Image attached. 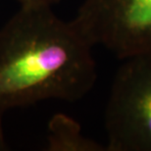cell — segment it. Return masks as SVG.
<instances>
[{
	"instance_id": "obj_1",
	"label": "cell",
	"mask_w": 151,
	"mask_h": 151,
	"mask_svg": "<svg viewBox=\"0 0 151 151\" xmlns=\"http://www.w3.org/2000/svg\"><path fill=\"white\" fill-rule=\"evenodd\" d=\"M92 47L50 6H21L0 29V113L84 97L97 78Z\"/></svg>"
},
{
	"instance_id": "obj_2",
	"label": "cell",
	"mask_w": 151,
	"mask_h": 151,
	"mask_svg": "<svg viewBox=\"0 0 151 151\" xmlns=\"http://www.w3.org/2000/svg\"><path fill=\"white\" fill-rule=\"evenodd\" d=\"M104 123L107 151H151V53L122 59Z\"/></svg>"
},
{
	"instance_id": "obj_3",
	"label": "cell",
	"mask_w": 151,
	"mask_h": 151,
	"mask_svg": "<svg viewBox=\"0 0 151 151\" xmlns=\"http://www.w3.org/2000/svg\"><path fill=\"white\" fill-rule=\"evenodd\" d=\"M72 22L120 60L151 53V0H84Z\"/></svg>"
},
{
	"instance_id": "obj_4",
	"label": "cell",
	"mask_w": 151,
	"mask_h": 151,
	"mask_svg": "<svg viewBox=\"0 0 151 151\" xmlns=\"http://www.w3.org/2000/svg\"><path fill=\"white\" fill-rule=\"evenodd\" d=\"M48 151H107L106 145L86 137L81 125L66 114H55L48 124Z\"/></svg>"
},
{
	"instance_id": "obj_5",
	"label": "cell",
	"mask_w": 151,
	"mask_h": 151,
	"mask_svg": "<svg viewBox=\"0 0 151 151\" xmlns=\"http://www.w3.org/2000/svg\"><path fill=\"white\" fill-rule=\"evenodd\" d=\"M21 6H52L55 3L59 2L60 0H17Z\"/></svg>"
},
{
	"instance_id": "obj_6",
	"label": "cell",
	"mask_w": 151,
	"mask_h": 151,
	"mask_svg": "<svg viewBox=\"0 0 151 151\" xmlns=\"http://www.w3.org/2000/svg\"><path fill=\"white\" fill-rule=\"evenodd\" d=\"M3 114L0 113V151H5L9 149V146L6 142V138L4 135V129H3V123H2Z\"/></svg>"
}]
</instances>
